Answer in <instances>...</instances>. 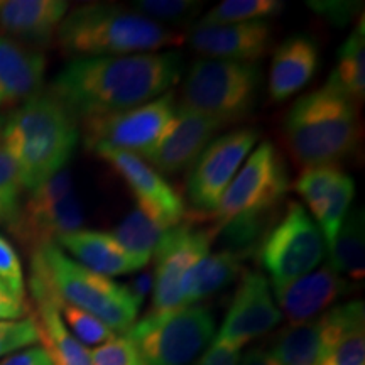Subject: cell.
<instances>
[{
    "mask_svg": "<svg viewBox=\"0 0 365 365\" xmlns=\"http://www.w3.org/2000/svg\"><path fill=\"white\" fill-rule=\"evenodd\" d=\"M323 357L319 365H365L364 301L335 304L319 317Z\"/></svg>",
    "mask_w": 365,
    "mask_h": 365,
    "instance_id": "22",
    "label": "cell"
},
{
    "mask_svg": "<svg viewBox=\"0 0 365 365\" xmlns=\"http://www.w3.org/2000/svg\"><path fill=\"white\" fill-rule=\"evenodd\" d=\"M354 287V282L336 274L327 264L299 279L272 286V293L282 317L287 318L289 325H298L325 313Z\"/></svg>",
    "mask_w": 365,
    "mask_h": 365,
    "instance_id": "17",
    "label": "cell"
},
{
    "mask_svg": "<svg viewBox=\"0 0 365 365\" xmlns=\"http://www.w3.org/2000/svg\"><path fill=\"white\" fill-rule=\"evenodd\" d=\"M41 345V333L34 314L12 322H0V359Z\"/></svg>",
    "mask_w": 365,
    "mask_h": 365,
    "instance_id": "37",
    "label": "cell"
},
{
    "mask_svg": "<svg viewBox=\"0 0 365 365\" xmlns=\"http://www.w3.org/2000/svg\"><path fill=\"white\" fill-rule=\"evenodd\" d=\"M289 190V176L281 154L264 140L249 154L223 193L213 213L217 223L240 215L272 213Z\"/></svg>",
    "mask_w": 365,
    "mask_h": 365,
    "instance_id": "10",
    "label": "cell"
},
{
    "mask_svg": "<svg viewBox=\"0 0 365 365\" xmlns=\"http://www.w3.org/2000/svg\"><path fill=\"white\" fill-rule=\"evenodd\" d=\"M144 365H190L215 336V318L207 307L191 304L168 313H148L125 333Z\"/></svg>",
    "mask_w": 365,
    "mask_h": 365,
    "instance_id": "7",
    "label": "cell"
},
{
    "mask_svg": "<svg viewBox=\"0 0 365 365\" xmlns=\"http://www.w3.org/2000/svg\"><path fill=\"white\" fill-rule=\"evenodd\" d=\"M328 266L345 279L362 281L365 276V220L364 210L355 207L346 213L339 234L327 247Z\"/></svg>",
    "mask_w": 365,
    "mask_h": 365,
    "instance_id": "26",
    "label": "cell"
},
{
    "mask_svg": "<svg viewBox=\"0 0 365 365\" xmlns=\"http://www.w3.org/2000/svg\"><path fill=\"white\" fill-rule=\"evenodd\" d=\"M176 110L173 91L129 110L81 120L86 148H108L145 158L156 148Z\"/></svg>",
    "mask_w": 365,
    "mask_h": 365,
    "instance_id": "12",
    "label": "cell"
},
{
    "mask_svg": "<svg viewBox=\"0 0 365 365\" xmlns=\"http://www.w3.org/2000/svg\"><path fill=\"white\" fill-rule=\"evenodd\" d=\"M272 44L269 21L240 22L223 26H193L190 46L207 59L257 63Z\"/></svg>",
    "mask_w": 365,
    "mask_h": 365,
    "instance_id": "18",
    "label": "cell"
},
{
    "mask_svg": "<svg viewBox=\"0 0 365 365\" xmlns=\"http://www.w3.org/2000/svg\"><path fill=\"white\" fill-rule=\"evenodd\" d=\"M0 365H53V360L41 345L29 346L19 352L7 355L0 360Z\"/></svg>",
    "mask_w": 365,
    "mask_h": 365,
    "instance_id": "43",
    "label": "cell"
},
{
    "mask_svg": "<svg viewBox=\"0 0 365 365\" xmlns=\"http://www.w3.org/2000/svg\"><path fill=\"white\" fill-rule=\"evenodd\" d=\"M0 277L19 296H26L24 272L19 255L6 237L0 235Z\"/></svg>",
    "mask_w": 365,
    "mask_h": 365,
    "instance_id": "39",
    "label": "cell"
},
{
    "mask_svg": "<svg viewBox=\"0 0 365 365\" xmlns=\"http://www.w3.org/2000/svg\"><path fill=\"white\" fill-rule=\"evenodd\" d=\"M325 239L308 210L291 202L274 218L255 255L271 286H279L313 272L325 257Z\"/></svg>",
    "mask_w": 365,
    "mask_h": 365,
    "instance_id": "8",
    "label": "cell"
},
{
    "mask_svg": "<svg viewBox=\"0 0 365 365\" xmlns=\"http://www.w3.org/2000/svg\"><path fill=\"white\" fill-rule=\"evenodd\" d=\"M93 153L125 182L134 196L135 207L143 210L150 220L161 225L164 230H170L186 220L188 210L185 200L143 158L108 148H98Z\"/></svg>",
    "mask_w": 365,
    "mask_h": 365,
    "instance_id": "14",
    "label": "cell"
},
{
    "mask_svg": "<svg viewBox=\"0 0 365 365\" xmlns=\"http://www.w3.org/2000/svg\"><path fill=\"white\" fill-rule=\"evenodd\" d=\"M29 314L31 309L26 298L9 293V291H0V322L22 319Z\"/></svg>",
    "mask_w": 365,
    "mask_h": 365,
    "instance_id": "42",
    "label": "cell"
},
{
    "mask_svg": "<svg viewBox=\"0 0 365 365\" xmlns=\"http://www.w3.org/2000/svg\"><path fill=\"white\" fill-rule=\"evenodd\" d=\"M309 9L336 27H344L359 14L362 4L357 2H308Z\"/></svg>",
    "mask_w": 365,
    "mask_h": 365,
    "instance_id": "40",
    "label": "cell"
},
{
    "mask_svg": "<svg viewBox=\"0 0 365 365\" xmlns=\"http://www.w3.org/2000/svg\"><path fill=\"white\" fill-rule=\"evenodd\" d=\"M181 75L182 56L176 51L73 58L54 76L48 93L76 120H86L153 102L168 93Z\"/></svg>",
    "mask_w": 365,
    "mask_h": 365,
    "instance_id": "1",
    "label": "cell"
},
{
    "mask_svg": "<svg viewBox=\"0 0 365 365\" xmlns=\"http://www.w3.org/2000/svg\"><path fill=\"white\" fill-rule=\"evenodd\" d=\"M319 49L307 34L286 38L272 54L267 76V93L272 102H284L307 86L317 75Z\"/></svg>",
    "mask_w": 365,
    "mask_h": 365,
    "instance_id": "23",
    "label": "cell"
},
{
    "mask_svg": "<svg viewBox=\"0 0 365 365\" xmlns=\"http://www.w3.org/2000/svg\"><path fill=\"white\" fill-rule=\"evenodd\" d=\"M44 53L0 36V107L24 103L43 93Z\"/></svg>",
    "mask_w": 365,
    "mask_h": 365,
    "instance_id": "24",
    "label": "cell"
},
{
    "mask_svg": "<svg viewBox=\"0 0 365 365\" xmlns=\"http://www.w3.org/2000/svg\"><path fill=\"white\" fill-rule=\"evenodd\" d=\"M274 222L272 213L264 215H240L218 223L212 228L213 240H218L225 250L249 255L255 252L266 232Z\"/></svg>",
    "mask_w": 365,
    "mask_h": 365,
    "instance_id": "29",
    "label": "cell"
},
{
    "mask_svg": "<svg viewBox=\"0 0 365 365\" xmlns=\"http://www.w3.org/2000/svg\"><path fill=\"white\" fill-rule=\"evenodd\" d=\"M284 4L279 0H223L208 11L195 26H223L240 22L267 21L282 12Z\"/></svg>",
    "mask_w": 365,
    "mask_h": 365,
    "instance_id": "30",
    "label": "cell"
},
{
    "mask_svg": "<svg viewBox=\"0 0 365 365\" xmlns=\"http://www.w3.org/2000/svg\"><path fill=\"white\" fill-rule=\"evenodd\" d=\"M212 242V230L196 228L193 222H182L164 232L153 252L156 266L150 291L153 307L149 313H168L185 308V282L196 264L210 254Z\"/></svg>",
    "mask_w": 365,
    "mask_h": 365,
    "instance_id": "13",
    "label": "cell"
},
{
    "mask_svg": "<svg viewBox=\"0 0 365 365\" xmlns=\"http://www.w3.org/2000/svg\"><path fill=\"white\" fill-rule=\"evenodd\" d=\"M78 120L48 91L7 117L0 129L2 149L16 164L26 190H34L66 170L80 140Z\"/></svg>",
    "mask_w": 365,
    "mask_h": 365,
    "instance_id": "2",
    "label": "cell"
},
{
    "mask_svg": "<svg viewBox=\"0 0 365 365\" xmlns=\"http://www.w3.org/2000/svg\"><path fill=\"white\" fill-rule=\"evenodd\" d=\"M29 289L36 304V322L41 333V346L53 365H91L88 349L71 335L58 309V299L38 269L31 266Z\"/></svg>",
    "mask_w": 365,
    "mask_h": 365,
    "instance_id": "19",
    "label": "cell"
},
{
    "mask_svg": "<svg viewBox=\"0 0 365 365\" xmlns=\"http://www.w3.org/2000/svg\"><path fill=\"white\" fill-rule=\"evenodd\" d=\"M282 134L291 158L303 170L336 166L359 144L357 103L327 81L291 105L282 122Z\"/></svg>",
    "mask_w": 365,
    "mask_h": 365,
    "instance_id": "4",
    "label": "cell"
},
{
    "mask_svg": "<svg viewBox=\"0 0 365 365\" xmlns=\"http://www.w3.org/2000/svg\"><path fill=\"white\" fill-rule=\"evenodd\" d=\"M240 350L234 345L213 339L212 345L207 346L196 365H239Z\"/></svg>",
    "mask_w": 365,
    "mask_h": 365,
    "instance_id": "41",
    "label": "cell"
},
{
    "mask_svg": "<svg viewBox=\"0 0 365 365\" xmlns=\"http://www.w3.org/2000/svg\"><path fill=\"white\" fill-rule=\"evenodd\" d=\"M127 287H129L130 294L134 296V298L139 301L140 304L144 303L145 296H148V293H150L153 291V276L148 272L140 274V276H137L132 279L129 284H125Z\"/></svg>",
    "mask_w": 365,
    "mask_h": 365,
    "instance_id": "44",
    "label": "cell"
},
{
    "mask_svg": "<svg viewBox=\"0 0 365 365\" xmlns=\"http://www.w3.org/2000/svg\"><path fill=\"white\" fill-rule=\"evenodd\" d=\"M259 130L252 127L234 129L213 139L196 158L186 178V196L193 218L213 217L223 193L259 143Z\"/></svg>",
    "mask_w": 365,
    "mask_h": 365,
    "instance_id": "11",
    "label": "cell"
},
{
    "mask_svg": "<svg viewBox=\"0 0 365 365\" xmlns=\"http://www.w3.org/2000/svg\"><path fill=\"white\" fill-rule=\"evenodd\" d=\"M355 198V181L344 171L339 173L336 180L333 181L328 196L323 203L322 212L314 223H317L323 239H325L327 247L339 234L341 223H344L346 213L352 208V202Z\"/></svg>",
    "mask_w": 365,
    "mask_h": 365,
    "instance_id": "32",
    "label": "cell"
},
{
    "mask_svg": "<svg viewBox=\"0 0 365 365\" xmlns=\"http://www.w3.org/2000/svg\"><path fill=\"white\" fill-rule=\"evenodd\" d=\"M91 365H144L139 350L129 336L115 335L112 340L88 350Z\"/></svg>",
    "mask_w": 365,
    "mask_h": 365,
    "instance_id": "38",
    "label": "cell"
},
{
    "mask_svg": "<svg viewBox=\"0 0 365 365\" xmlns=\"http://www.w3.org/2000/svg\"><path fill=\"white\" fill-rule=\"evenodd\" d=\"M247 255L232 252V250H218L210 252L196 264L190 272L182 289V303L185 307L198 304L200 301L210 298L223 287L230 286L237 277L244 272V264Z\"/></svg>",
    "mask_w": 365,
    "mask_h": 365,
    "instance_id": "25",
    "label": "cell"
},
{
    "mask_svg": "<svg viewBox=\"0 0 365 365\" xmlns=\"http://www.w3.org/2000/svg\"><path fill=\"white\" fill-rule=\"evenodd\" d=\"M58 309L59 314H61L63 323H65L71 335L83 346H98L105 344V341L112 340L117 335L103 322H100L98 318L83 312V309L71 307V304L63 303L59 299Z\"/></svg>",
    "mask_w": 365,
    "mask_h": 365,
    "instance_id": "35",
    "label": "cell"
},
{
    "mask_svg": "<svg viewBox=\"0 0 365 365\" xmlns=\"http://www.w3.org/2000/svg\"><path fill=\"white\" fill-rule=\"evenodd\" d=\"M134 6V11L168 27L166 24L185 26L190 22H196V16L202 12L203 2H196V0H137Z\"/></svg>",
    "mask_w": 365,
    "mask_h": 365,
    "instance_id": "34",
    "label": "cell"
},
{
    "mask_svg": "<svg viewBox=\"0 0 365 365\" xmlns=\"http://www.w3.org/2000/svg\"><path fill=\"white\" fill-rule=\"evenodd\" d=\"M261 88L259 63L203 58L191 65L178 105L232 125L250 115Z\"/></svg>",
    "mask_w": 365,
    "mask_h": 365,
    "instance_id": "6",
    "label": "cell"
},
{
    "mask_svg": "<svg viewBox=\"0 0 365 365\" xmlns=\"http://www.w3.org/2000/svg\"><path fill=\"white\" fill-rule=\"evenodd\" d=\"M239 365H281L274 359V355L269 350H264L261 346L250 349L244 357H240Z\"/></svg>",
    "mask_w": 365,
    "mask_h": 365,
    "instance_id": "45",
    "label": "cell"
},
{
    "mask_svg": "<svg viewBox=\"0 0 365 365\" xmlns=\"http://www.w3.org/2000/svg\"><path fill=\"white\" fill-rule=\"evenodd\" d=\"M59 49L73 58L129 56L178 48L185 36L112 2L68 9L56 31Z\"/></svg>",
    "mask_w": 365,
    "mask_h": 365,
    "instance_id": "3",
    "label": "cell"
},
{
    "mask_svg": "<svg viewBox=\"0 0 365 365\" xmlns=\"http://www.w3.org/2000/svg\"><path fill=\"white\" fill-rule=\"evenodd\" d=\"M269 352L281 365H319L323 357L319 318L282 328Z\"/></svg>",
    "mask_w": 365,
    "mask_h": 365,
    "instance_id": "28",
    "label": "cell"
},
{
    "mask_svg": "<svg viewBox=\"0 0 365 365\" xmlns=\"http://www.w3.org/2000/svg\"><path fill=\"white\" fill-rule=\"evenodd\" d=\"M68 9L65 0H0V36L39 49L56 38Z\"/></svg>",
    "mask_w": 365,
    "mask_h": 365,
    "instance_id": "20",
    "label": "cell"
},
{
    "mask_svg": "<svg viewBox=\"0 0 365 365\" xmlns=\"http://www.w3.org/2000/svg\"><path fill=\"white\" fill-rule=\"evenodd\" d=\"M328 83L354 103L362 102L365 97V22L364 16L355 24L354 31L340 46L336 54L335 70L331 71Z\"/></svg>",
    "mask_w": 365,
    "mask_h": 365,
    "instance_id": "27",
    "label": "cell"
},
{
    "mask_svg": "<svg viewBox=\"0 0 365 365\" xmlns=\"http://www.w3.org/2000/svg\"><path fill=\"white\" fill-rule=\"evenodd\" d=\"M0 291H9V293L16 294V293H14V291H12V287H11V286H9V284H7V282L2 279V277H0ZM16 296H19V294H16ZM21 298H26V296H21Z\"/></svg>",
    "mask_w": 365,
    "mask_h": 365,
    "instance_id": "46",
    "label": "cell"
},
{
    "mask_svg": "<svg viewBox=\"0 0 365 365\" xmlns=\"http://www.w3.org/2000/svg\"><path fill=\"white\" fill-rule=\"evenodd\" d=\"M227 127L220 120L176 103L175 115L156 148L144 158L159 175H178L190 170L203 149Z\"/></svg>",
    "mask_w": 365,
    "mask_h": 365,
    "instance_id": "16",
    "label": "cell"
},
{
    "mask_svg": "<svg viewBox=\"0 0 365 365\" xmlns=\"http://www.w3.org/2000/svg\"><path fill=\"white\" fill-rule=\"evenodd\" d=\"M83 220V207L66 168L31 190L9 230L34 252L46 244H56L63 235L81 230Z\"/></svg>",
    "mask_w": 365,
    "mask_h": 365,
    "instance_id": "9",
    "label": "cell"
},
{
    "mask_svg": "<svg viewBox=\"0 0 365 365\" xmlns=\"http://www.w3.org/2000/svg\"><path fill=\"white\" fill-rule=\"evenodd\" d=\"M22 186L16 164L0 145V225L11 228L22 205Z\"/></svg>",
    "mask_w": 365,
    "mask_h": 365,
    "instance_id": "36",
    "label": "cell"
},
{
    "mask_svg": "<svg viewBox=\"0 0 365 365\" xmlns=\"http://www.w3.org/2000/svg\"><path fill=\"white\" fill-rule=\"evenodd\" d=\"M281 318L267 277L257 271H244L215 340L242 349L274 330Z\"/></svg>",
    "mask_w": 365,
    "mask_h": 365,
    "instance_id": "15",
    "label": "cell"
},
{
    "mask_svg": "<svg viewBox=\"0 0 365 365\" xmlns=\"http://www.w3.org/2000/svg\"><path fill=\"white\" fill-rule=\"evenodd\" d=\"M164 232L166 230L161 225L150 220L143 210L135 207L130 213H127L124 220L118 223L112 235L127 252L150 259L159 240L163 239Z\"/></svg>",
    "mask_w": 365,
    "mask_h": 365,
    "instance_id": "31",
    "label": "cell"
},
{
    "mask_svg": "<svg viewBox=\"0 0 365 365\" xmlns=\"http://www.w3.org/2000/svg\"><path fill=\"white\" fill-rule=\"evenodd\" d=\"M56 245L70 255L73 261L105 277L137 272L150 261L148 257L127 252L108 232L81 228L78 232L63 235L58 239Z\"/></svg>",
    "mask_w": 365,
    "mask_h": 365,
    "instance_id": "21",
    "label": "cell"
},
{
    "mask_svg": "<svg viewBox=\"0 0 365 365\" xmlns=\"http://www.w3.org/2000/svg\"><path fill=\"white\" fill-rule=\"evenodd\" d=\"M31 266L43 274L59 301L93 314L113 333H127L137 322L143 304L129 287L83 267L56 244L36 249Z\"/></svg>",
    "mask_w": 365,
    "mask_h": 365,
    "instance_id": "5",
    "label": "cell"
},
{
    "mask_svg": "<svg viewBox=\"0 0 365 365\" xmlns=\"http://www.w3.org/2000/svg\"><path fill=\"white\" fill-rule=\"evenodd\" d=\"M339 166H314L301 171L294 181V191L307 203L308 213L317 220L333 181L339 176Z\"/></svg>",
    "mask_w": 365,
    "mask_h": 365,
    "instance_id": "33",
    "label": "cell"
}]
</instances>
